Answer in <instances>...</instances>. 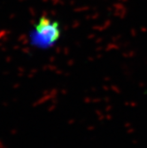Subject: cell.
Returning <instances> with one entry per match:
<instances>
[{"label":"cell","mask_w":147,"mask_h":148,"mask_svg":"<svg viewBox=\"0 0 147 148\" xmlns=\"http://www.w3.org/2000/svg\"><path fill=\"white\" fill-rule=\"evenodd\" d=\"M31 34V43L40 48H49L59 41L60 28L58 21H52L46 16H42L35 26Z\"/></svg>","instance_id":"cell-1"}]
</instances>
